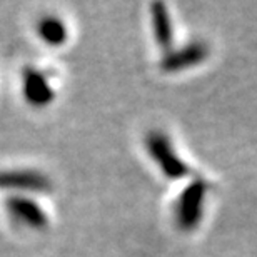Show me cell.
Instances as JSON below:
<instances>
[{
  "label": "cell",
  "instance_id": "7a4b0ae2",
  "mask_svg": "<svg viewBox=\"0 0 257 257\" xmlns=\"http://www.w3.org/2000/svg\"><path fill=\"white\" fill-rule=\"evenodd\" d=\"M144 144H146V151L149 152V156L161 167L162 174L167 179L177 181V179L189 176L191 169L179 157V154L176 152V149H174L171 139L167 137L166 132L151 131L146 136Z\"/></svg>",
  "mask_w": 257,
  "mask_h": 257
},
{
  "label": "cell",
  "instance_id": "6da1fadb",
  "mask_svg": "<svg viewBox=\"0 0 257 257\" xmlns=\"http://www.w3.org/2000/svg\"><path fill=\"white\" fill-rule=\"evenodd\" d=\"M207 192V182L204 179H194L179 194L176 204H174V220L182 232H191L202 222Z\"/></svg>",
  "mask_w": 257,
  "mask_h": 257
},
{
  "label": "cell",
  "instance_id": "5b68a950",
  "mask_svg": "<svg viewBox=\"0 0 257 257\" xmlns=\"http://www.w3.org/2000/svg\"><path fill=\"white\" fill-rule=\"evenodd\" d=\"M209 57V47L205 42L195 40L181 49H172L166 52L161 60L164 72H181L184 69H191L194 65L202 64Z\"/></svg>",
  "mask_w": 257,
  "mask_h": 257
},
{
  "label": "cell",
  "instance_id": "8992f818",
  "mask_svg": "<svg viewBox=\"0 0 257 257\" xmlns=\"http://www.w3.org/2000/svg\"><path fill=\"white\" fill-rule=\"evenodd\" d=\"M22 92L25 100L34 107H47L55 99L49 77L34 67H27L22 72Z\"/></svg>",
  "mask_w": 257,
  "mask_h": 257
},
{
  "label": "cell",
  "instance_id": "3957f363",
  "mask_svg": "<svg viewBox=\"0 0 257 257\" xmlns=\"http://www.w3.org/2000/svg\"><path fill=\"white\" fill-rule=\"evenodd\" d=\"M0 189L44 194L52 191V182L44 172L34 169H12V171H0Z\"/></svg>",
  "mask_w": 257,
  "mask_h": 257
},
{
  "label": "cell",
  "instance_id": "277c9868",
  "mask_svg": "<svg viewBox=\"0 0 257 257\" xmlns=\"http://www.w3.org/2000/svg\"><path fill=\"white\" fill-rule=\"evenodd\" d=\"M5 210L15 222L32 230H45L49 227V217L45 210L35 200L25 195H10L5 200Z\"/></svg>",
  "mask_w": 257,
  "mask_h": 257
},
{
  "label": "cell",
  "instance_id": "52a82bcc",
  "mask_svg": "<svg viewBox=\"0 0 257 257\" xmlns=\"http://www.w3.org/2000/svg\"><path fill=\"white\" fill-rule=\"evenodd\" d=\"M151 14H152L154 39H156L159 47H162L166 52H169L174 42V29L171 22V15L167 12V7L162 2H156L152 4Z\"/></svg>",
  "mask_w": 257,
  "mask_h": 257
},
{
  "label": "cell",
  "instance_id": "ba28073f",
  "mask_svg": "<svg viewBox=\"0 0 257 257\" xmlns=\"http://www.w3.org/2000/svg\"><path fill=\"white\" fill-rule=\"evenodd\" d=\"M37 32L40 39L47 45H52V47H59V45L65 44L67 37H69L65 24L54 15H47V17L40 19V22L37 24Z\"/></svg>",
  "mask_w": 257,
  "mask_h": 257
}]
</instances>
